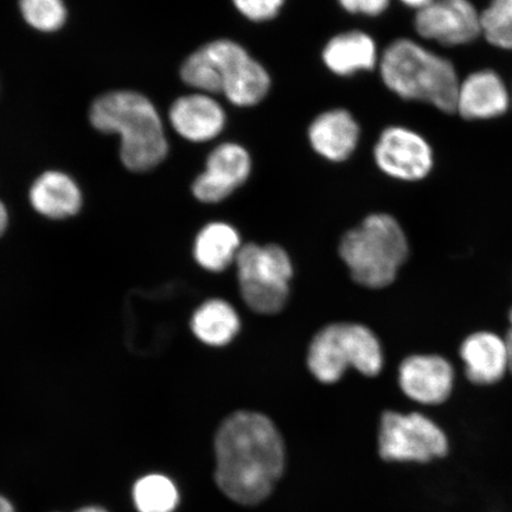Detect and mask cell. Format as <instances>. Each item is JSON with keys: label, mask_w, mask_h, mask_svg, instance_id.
Masks as SVG:
<instances>
[{"label": "cell", "mask_w": 512, "mask_h": 512, "mask_svg": "<svg viewBox=\"0 0 512 512\" xmlns=\"http://www.w3.org/2000/svg\"><path fill=\"white\" fill-rule=\"evenodd\" d=\"M217 486L241 505L270 497L285 469V445L266 415L240 411L229 415L215 437Z\"/></svg>", "instance_id": "1"}, {"label": "cell", "mask_w": 512, "mask_h": 512, "mask_svg": "<svg viewBox=\"0 0 512 512\" xmlns=\"http://www.w3.org/2000/svg\"><path fill=\"white\" fill-rule=\"evenodd\" d=\"M88 119L94 130L119 137L120 162L128 171H152L169 156L162 115L142 93L117 89L101 94L89 107Z\"/></svg>", "instance_id": "2"}, {"label": "cell", "mask_w": 512, "mask_h": 512, "mask_svg": "<svg viewBox=\"0 0 512 512\" xmlns=\"http://www.w3.org/2000/svg\"><path fill=\"white\" fill-rule=\"evenodd\" d=\"M181 79L195 92L222 94L238 107L259 105L272 87L267 69L228 38L208 42L190 54L182 64Z\"/></svg>", "instance_id": "3"}, {"label": "cell", "mask_w": 512, "mask_h": 512, "mask_svg": "<svg viewBox=\"0 0 512 512\" xmlns=\"http://www.w3.org/2000/svg\"><path fill=\"white\" fill-rule=\"evenodd\" d=\"M381 79L405 100L427 102L444 113L456 112L459 79L453 64L421 44L399 38L380 57Z\"/></svg>", "instance_id": "4"}, {"label": "cell", "mask_w": 512, "mask_h": 512, "mask_svg": "<svg viewBox=\"0 0 512 512\" xmlns=\"http://www.w3.org/2000/svg\"><path fill=\"white\" fill-rule=\"evenodd\" d=\"M405 233L388 214H373L349 230L339 245V255L357 284L383 288L393 284L408 258Z\"/></svg>", "instance_id": "5"}, {"label": "cell", "mask_w": 512, "mask_h": 512, "mask_svg": "<svg viewBox=\"0 0 512 512\" xmlns=\"http://www.w3.org/2000/svg\"><path fill=\"white\" fill-rule=\"evenodd\" d=\"M307 366L318 381L328 384L341 380L349 367L374 377L383 367L381 344L367 326L331 324L312 339Z\"/></svg>", "instance_id": "6"}, {"label": "cell", "mask_w": 512, "mask_h": 512, "mask_svg": "<svg viewBox=\"0 0 512 512\" xmlns=\"http://www.w3.org/2000/svg\"><path fill=\"white\" fill-rule=\"evenodd\" d=\"M243 302L260 315H275L290 297L293 267L290 256L278 245L248 243L236 256Z\"/></svg>", "instance_id": "7"}, {"label": "cell", "mask_w": 512, "mask_h": 512, "mask_svg": "<svg viewBox=\"0 0 512 512\" xmlns=\"http://www.w3.org/2000/svg\"><path fill=\"white\" fill-rule=\"evenodd\" d=\"M379 452L386 462L430 463L446 456L448 440L425 415L387 411L381 416Z\"/></svg>", "instance_id": "8"}, {"label": "cell", "mask_w": 512, "mask_h": 512, "mask_svg": "<svg viewBox=\"0 0 512 512\" xmlns=\"http://www.w3.org/2000/svg\"><path fill=\"white\" fill-rule=\"evenodd\" d=\"M374 160L383 174L405 182L426 178L434 164L427 140L403 126H390L381 133L374 147Z\"/></svg>", "instance_id": "9"}, {"label": "cell", "mask_w": 512, "mask_h": 512, "mask_svg": "<svg viewBox=\"0 0 512 512\" xmlns=\"http://www.w3.org/2000/svg\"><path fill=\"white\" fill-rule=\"evenodd\" d=\"M416 32L443 46H463L482 34L480 14L470 0H433L414 19Z\"/></svg>", "instance_id": "10"}, {"label": "cell", "mask_w": 512, "mask_h": 512, "mask_svg": "<svg viewBox=\"0 0 512 512\" xmlns=\"http://www.w3.org/2000/svg\"><path fill=\"white\" fill-rule=\"evenodd\" d=\"M252 164L245 146L233 142L217 145L207 157L206 168L192 183V194L207 204L227 200L248 181Z\"/></svg>", "instance_id": "11"}, {"label": "cell", "mask_w": 512, "mask_h": 512, "mask_svg": "<svg viewBox=\"0 0 512 512\" xmlns=\"http://www.w3.org/2000/svg\"><path fill=\"white\" fill-rule=\"evenodd\" d=\"M168 119L177 136L195 144L215 140L227 125V113L215 96L195 91L172 102Z\"/></svg>", "instance_id": "12"}, {"label": "cell", "mask_w": 512, "mask_h": 512, "mask_svg": "<svg viewBox=\"0 0 512 512\" xmlns=\"http://www.w3.org/2000/svg\"><path fill=\"white\" fill-rule=\"evenodd\" d=\"M399 383L409 399L422 405H440L453 390L451 363L438 355H414L401 363Z\"/></svg>", "instance_id": "13"}, {"label": "cell", "mask_w": 512, "mask_h": 512, "mask_svg": "<svg viewBox=\"0 0 512 512\" xmlns=\"http://www.w3.org/2000/svg\"><path fill=\"white\" fill-rule=\"evenodd\" d=\"M307 137L313 151L320 157L329 162L342 163L356 151L361 127L349 111L335 108L320 113L312 121Z\"/></svg>", "instance_id": "14"}, {"label": "cell", "mask_w": 512, "mask_h": 512, "mask_svg": "<svg viewBox=\"0 0 512 512\" xmlns=\"http://www.w3.org/2000/svg\"><path fill=\"white\" fill-rule=\"evenodd\" d=\"M510 94L499 75L480 70L460 82L456 112L467 120H486L508 111Z\"/></svg>", "instance_id": "15"}, {"label": "cell", "mask_w": 512, "mask_h": 512, "mask_svg": "<svg viewBox=\"0 0 512 512\" xmlns=\"http://www.w3.org/2000/svg\"><path fill=\"white\" fill-rule=\"evenodd\" d=\"M29 201L36 213L50 220L69 219L79 214L83 195L78 182L61 170H47L29 190Z\"/></svg>", "instance_id": "16"}, {"label": "cell", "mask_w": 512, "mask_h": 512, "mask_svg": "<svg viewBox=\"0 0 512 512\" xmlns=\"http://www.w3.org/2000/svg\"><path fill=\"white\" fill-rule=\"evenodd\" d=\"M467 379L480 386L501 381L509 370V352L505 339L492 332H476L460 348Z\"/></svg>", "instance_id": "17"}, {"label": "cell", "mask_w": 512, "mask_h": 512, "mask_svg": "<svg viewBox=\"0 0 512 512\" xmlns=\"http://www.w3.org/2000/svg\"><path fill=\"white\" fill-rule=\"evenodd\" d=\"M322 57L325 67L338 76L370 72L380 63L374 38L360 30L342 32L332 37L326 43Z\"/></svg>", "instance_id": "18"}, {"label": "cell", "mask_w": 512, "mask_h": 512, "mask_svg": "<svg viewBox=\"0 0 512 512\" xmlns=\"http://www.w3.org/2000/svg\"><path fill=\"white\" fill-rule=\"evenodd\" d=\"M241 247L238 230L228 223L211 222L196 236L194 256L204 270L219 273L233 264Z\"/></svg>", "instance_id": "19"}, {"label": "cell", "mask_w": 512, "mask_h": 512, "mask_svg": "<svg viewBox=\"0 0 512 512\" xmlns=\"http://www.w3.org/2000/svg\"><path fill=\"white\" fill-rule=\"evenodd\" d=\"M191 330L204 344L223 347L240 331V317L234 307L222 299H210L194 312Z\"/></svg>", "instance_id": "20"}, {"label": "cell", "mask_w": 512, "mask_h": 512, "mask_svg": "<svg viewBox=\"0 0 512 512\" xmlns=\"http://www.w3.org/2000/svg\"><path fill=\"white\" fill-rule=\"evenodd\" d=\"M133 498L139 512H174L179 502L175 484L162 475L138 480L134 485Z\"/></svg>", "instance_id": "21"}, {"label": "cell", "mask_w": 512, "mask_h": 512, "mask_svg": "<svg viewBox=\"0 0 512 512\" xmlns=\"http://www.w3.org/2000/svg\"><path fill=\"white\" fill-rule=\"evenodd\" d=\"M23 21L42 34L60 31L68 21L64 0H19Z\"/></svg>", "instance_id": "22"}, {"label": "cell", "mask_w": 512, "mask_h": 512, "mask_svg": "<svg viewBox=\"0 0 512 512\" xmlns=\"http://www.w3.org/2000/svg\"><path fill=\"white\" fill-rule=\"evenodd\" d=\"M480 24L492 46L512 50V0H491L480 14Z\"/></svg>", "instance_id": "23"}, {"label": "cell", "mask_w": 512, "mask_h": 512, "mask_svg": "<svg viewBox=\"0 0 512 512\" xmlns=\"http://www.w3.org/2000/svg\"><path fill=\"white\" fill-rule=\"evenodd\" d=\"M235 9L248 21L264 23L272 21L284 8L286 0H232Z\"/></svg>", "instance_id": "24"}, {"label": "cell", "mask_w": 512, "mask_h": 512, "mask_svg": "<svg viewBox=\"0 0 512 512\" xmlns=\"http://www.w3.org/2000/svg\"><path fill=\"white\" fill-rule=\"evenodd\" d=\"M338 3L349 14L376 17L389 8L390 0H338Z\"/></svg>", "instance_id": "25"}, {"label": "cell", "mask_w": 512, "mask_h": 512, "mask_svg": "<svg viewBox=\"0 0 512 512\" xmlns=\"http://www.w3.org/2000/svg\"><path fill=\"white\" fill-rule=\"evenodd\" d=\"M9 226V211L5 204L0 201V236L6 232Z\"/></svg>", "instance_id": "26"}, {"label": "cell", "mask_w": 512, "mask_h": 512, "mask_svg": "<svg viewBox=\"0 0 512 512\" xmlns=\"http://www.w3.org/2000/svg\"><path fill=\"white\" fill-rule=\"evenodd\" d=\"M400 2L408 6V8L419 11L422 8H425L428 4H431L433 0H400Z\"/></svg>", "instance_id": "27"}, {"label": "cell", "mask_w": 512, "mask_h": 512, "mask_svg": "<svg viewBox=\"0 0 512 512\" xmlns=\"http://www.w3.org/2000/svg\"><path fill=\"white\" fill-rule=\"evenodd\" d=\"M510 319V329L508 331L507 337H505V343H507L508 352H509V370L512 373V310L509 315Z\"/></svg>", "instance_id": "28"}, {"label": "cell", "mask_w": 512, "mask_h": 512, "mask_svg": "<svg viewBox=\"0 0 512 512\" xmlns=\"http://www.w3.org/2000/svg\"><path fill=\"white\" fill-rule=\"evenodd\" d=\"M0 512H15L14 507H12L8 499L2 496H0Z\"/></svg>", "instance_id": "29"}, {"label": "cell", "mask_w": 512, "mask_h": 512, "mask_svg": "<svg viewBox=\"0 0 512 512\" xmlns=\"http://www.w3.org/2000/svg\"><path fill=\"white\" fill-rule=\"evenodd\" d=\"M76 512H107V511L105 509H102L99 507H88V508H83Z\"/></svg>", "instance_id": "30"}]
</instances>
